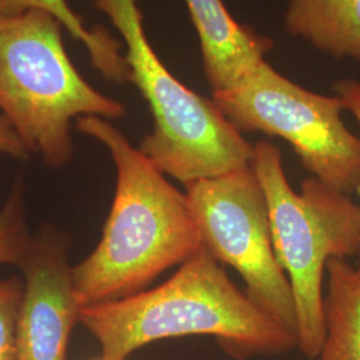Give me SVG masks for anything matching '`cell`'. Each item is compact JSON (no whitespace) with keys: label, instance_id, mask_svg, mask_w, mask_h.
Instances as JSON below:
<instances>
[{"label":"cell","instance_id":"6da1fadb","mask_svg":"<svg viewBox=\"0 0 360 360\" xmlns=\"http://www.w3.org/2000/svg\"><path fill=\"white\" fill-rule=\"evenodd\" d=\"M77 129L102 143L116 167V187L99 245L72 267L82 307L144 291L162 272L202 248L186 193L107 119L82 116Z\"/></svg>","mask_w":360,"mask_h":360},{"label":"cell","instance_id":"7a4b0ae2","mask_svg":"<svg viewBox=\"0 0 360 360\" xmlns=\"http://www.w3.org/2000/svg\"><path fill=\"white\" fill-rule=\"evenodd\" d=\"M102 358L126 360L156 340L211 336L238 360L278 356L297 347L294 333L240 291L202 247L167 282L153 290L80 309Z\"/></svg>","mask_w":360,"mask_h":360},{"label":"cell","instance_id":"3957f363","mask_svg":"<svg viewBox=\"0 0 360 360\" xmlns=\"http://www.w3.org/2000/svg\"><path fill=\"white\" fill-rule=\"evenodd\" d=\"M62 27L41 10L0 15V114L28 153L55 168L72 158L74 119H117L126 112L124 104L79 74L65 51Z\"/></svg>","mask_w":360,"mask_h":360},{"label":"cell","instance_id":"277c9868","mask_svg":"<svg viewBox=\"0 0 360 360\" xmlns=\"http://www.w3.org/2000/svg\"><path fill=\"white\" fill-rule=\"evenodd\" d=\"M251 167L267 200L275 255L292 288L297 348L316 359L326 339L324 272L330 259L359 257L360 205L315 176L296 193L272 143L254 144Z\"/></svg>","mask_w":360,"mask_h":360},{"label":"cell","instance_id":"5b68a950","mask_svg":"<svg viewBox=\"0 0 360 360\" xmlns=\"http://www.w3.org/2000/svg\"><path fill=\"white\" fill-rule=\"evenodd\" d=\"M138 1L94 0L123 39L129 80L154 117V129L139 150L159 171L183 184L251 166L254 146L212 99L190 90L159 59L146 37Z\"/></svg>","mask_w":360,"mask_h":360},{"label":"cell","instance_id":"8992f818","mask_svg":"<svg viewBox=\"0 0 360 360\" xmlns=\"http://www.w3.org/2000/svg\"><path fill=\"white\" fill-rule=\"evenodd\" d=\"M212 101L240 132H263L288 143L311 176L340 193L360 187V138L342 119L339 96L297 86L266 60Z\"/></svg>","mask_w":360,"mask_h":360},{"label":"cell","instance_id":"52a82bcc","mask_svg":"<svg viewBox=\"0 0 360 360\" xmlns=\"http://www.w3.org/2000/svg\"><path fill=\"white\" fill-rule=\"evenodd\" d=\"M184 187L202 247L220 264L238 271L245 295L296 335L292 288L275 255L267 200L252 167L195 180Z\"/></svg>","mask_w":360,"mask_h":360},{"label":"cell","instance_id":"ba28073f","mask_svg":"<svg viewBox=\"0 0 360 360\" xmlns=\"http://www.w3.org/2000/svg\"><path fill=\"white\" fill-rule=\"evenodd\" d=\"M67 240L44 229L32 236L18 266L25 288L16 323L15 360H67L68 339L83 309L75 295Z\"/></svg>","mask_w":360,"mask_h":360},{"label":"cell","instance_id":"9c48e42d","mask_svg":"<svg viewBox=\"0 0 360 360\" xmlns=\"http://www.w3.org/2000/svg\"><path fill=\"white\" fill-rule=\"evenodd\" d=\"M212 94L235 87L264 60L272 40L240 25L223 0H186Z\"/></svg>","mask_w":360,"mask_h":360},{"label":"cell","instance_id":"30bf717a","mask_svg":"<svg viewBox=\"0 0 360 360\" xmlns=\"http://www.w3.org/2000/svg\"><path fill=\"white\" fill-rule=\"evenodd\" d=\"M284 19L290 34L360 63V0H290Z\"/></svg>","mask_w":360,"mask_h":360},{"label":"cell","instance_id":"8fae6325","mask_svg":"<svg viewBox=\"0 0 360 360\" xmlns=\"http://www.w3.org/2000/svg\"><path fill=\"white\" fill-rule=\"evenodd\" d=\"M326 271V339L314 360H360V255L356 264L330 259Z\"/></svg>","mask_w":360,"mask_h":360},{"label":"cell","instance_id":"7c38bea8","mask_svg":"<svg viewBox=\"0 0 360 360\" xmlns=\"http://www.w3.org/2000/svg\"><path fill=\"white\" fill-rule=\"evenodd\" d=\"M30 10H41L56 18L68 34L87 49L92 65L104 77L119 83L129 80V65L120 53L122 44L103 28L84 26L67 0H0V15L15 16Z\"/></svg>","mask_w":360,"mask_h":360},{"label":"cell","instance_id":"4fadbf2b","mask_svg":"<svg viewBox=\"0 0 360 360\" xmlns=\"http://www.w3.org/2000/svg\"><path fill=\"white\" fill-rule=\"evenodd\" d=\"M20 186H16L0 211V264H19L30 245Z\"/></svg>","mask_w":360,"mask_h":360},{"label":"cell","instance_id":"5bb4252c","mask_svg":"<svg viewBox=\"0 0 360 360\" xmlns=\"http://www.w3.org/2000/svg\"><path fill=\"white\" fill-rule=\"evenodd\" d=\"M25 283L18 278L0 279V360H15L16 323Z\"/></svg>","mask_w":360,"mask_h":360},{"label":"cell","instance_id":"9a60e30c","mask_svg":"<svg viewBox=\"0 0 360 360\" xmlns=\"http://www.w3.org/2000/svg\"><path fill=\"white\" fill-rule=\"evenodd\" d=\"M336 96L340 98L343 102L345 110L351 112L354 117L358 120L360 127V82L355 79H345L336 82L333 87ZM360 195V187L359 191Z\"/></svg>","mask_w":360,"mask_h":360},{"label":"cell","instance_id":"2e32d148","mask_svg":"<svg viewBox=\"0 0 360 360\" xmlns=\"http://www.w3.org/2000/svg\"><path fill=\"white\" fill-rule=\"evenodd\" d=\"M0 154L8 155L16 159H25L27 151L25 144L15 132L10 122L0 114Z\"/></svg>","mask_w":360,"mask_h":360},{"label":"cell","instance_id":"e0dca14e","mask_svg":"<svg viewBox=\"0 0 360 360\" xmlns=\"http://www.w3.org/2000/svg\"><path fill=\"white\" fill-rule=\"evenodd\" d=\"M101 360H105V359H103V358H102V359H101Z\"/></svg>","mask_w":360,"mask_h":360}]
</instances>
